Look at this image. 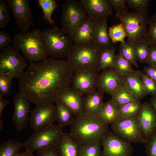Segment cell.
<instances>
[{
	"label": "cell",
	"mask_w": 156,
	"mask_h": 156,
	"mask_svg": "<svg viewBox=\"0 0 156 156\" xmlns=\"http://www.w3.org/2000/svg\"><path fill=\"white\" fill-rule=\"evenodd\" d=\"M142 104L140 100L130 102L118 107L119 115L121 119L128 118L138 115Z\"/></svg>",
	"instance_id": "83f0119b"
},
{
	"label": "cell",
	"mask_w": 156,
	"mask_h": 156,
	"mask_svg": "<svg viewBox=\"0 0 156 156\" xmlns=\"http://www.w3.org/2000/svg\"><path fill=\"white\" fill-rule=\"evenodd\" d=\"M142 84L148 94L156 95V83L147 75L142 70H139Z\"/></svg>",
	"instance_id": "f35d334b"
},
{
	"label": "cell",
	"mask_w": 156,
	"mask_h": 156,
	"mask_svg": "<svg viewBox=\"0 0 156 156\" xmlns=\"http://www.w3.org/2000/svg\"><path fill=\"white\" fill-rule=\"evenodd\" d=\"M137 115L121 119L111 125L112 132L131 143H145L146 139L139 125Z\"/></svg>",
	"instance_id": "30bf717a"
},
{
	"label": "cell",
	"mask_w": 156,
	"mask_h": 156,
	"mask_svg": "<svg viewBox=\"0 0 156 156\" xmlns=\"http://www.w3.org/2000/svg\"><path fill=\"white\" fill-rule=\"evenodd\" d=\"M73 72L69 64L51 57L30 64L19 80L20 90L36 106L55 102L71 87Z\"/></svg>",
	"instance_id": "6da1fadb"
},
{
	"label": "cell",
	"mask_w": 156,
	"mask_h": 156,
	"mask_svg": "<svg viewBox=\"0 0 156 156\" xmlns=\"http://www.w3.org/2000/svg\"><path fill=\"white\" fill-rule=\"evenodd\" d=\"M24 143L9 139L0 145V156H17Z\"/></svg>",
	"instance_id": "4316f807"
},
{
	"label": "cell",
	"mask_w": 156,
	"mask_h": 156,
	"mask_svg": "<svg viewBox=\"0 0 156 156\" xmlns=\"http://www.w3.org/2000/svg\"><path fill=\"white\" fill-rule=\"evenodd\" d=\"M101 141L87 144H81L79 156H102Z\"/></svg>",
	"instance_id": "836d02e7"
},
{
	"label": "cell",
	"mask_w": 156,
	"mask_h": 156,
	"mask_svg": "<svg viewBox=\"0 0 156 156\" xmlns=\"http://www.w3.org/2000/svg\"><path fill=\"white\" fill-rule=\"evenodd\" d=\"M30 113L31 128L34 131L41 130L53 125L56 119L55 106L51 102L36 106Z\"/></svg>",
	"instance_id": "7c38bea8"
},
{
	"label": "cell",
	"mask_w": 156,
	"mask_h": 156,
	"mask_svg": "<svg viewBox=\"0 0 156 156\" xmlns=\"http://www.w3.org/2000/svg\"><path fill=\"white\" fill-rule=\"evenodd\" d=\"M8 8L11 9L15 18L18 31L25 33L29 26L34 25L29 0H6Z\"/></svg>",
	"instance_id": "4fadbf2b"
},
{
	"label": "cell",
	"mask_w": 156,
	"mask_h": 156,
	"mask_svg": "<svg viewBox=\"0 0 156 156\" xmlns=\"http://www.w3.org/2000/svg\"><path fill=\"white\" fill-rule=\"evenodd\" d=\"M134 46L137 61L142 64L145 63L148 55L149 45L146 41H144Z\"/></svg>",
	"instance_id": "74e56055"
},
{
	"label": "cell",
	"mask_w": 156,
	"mask_h": 156,
	"mask_svg": "<svg viewBox=\"0 0 156 156\" xmlns=\"http://www.w3.org/2000/svg\"><path fill=\"white\" fill-rule=\"evenodd\" d=\"M102 49L94 43H75L70 49L66 62L73 72L92 70L99 72L100 70V56Z\"/></svg>",
	"instance_id": "277c9868"
},
{
	"label": "cell",
	"mask_w": 156,
	"mask_h": 156,
	"mask_svg": "<svg viewBox=\"0 0 156 156\" xmlns=\"http://www.w3.org/2000/svg\"><path fill=\"white\" fill-rule=\"evenodd\" d=\"M8 100L4 99L2 97L0 96V130L2 129L3 127V124L1 119L2 111L3 109L9 103Z\"/></svg>",
	"instance_id": "c3c4849f"
},
{
	"label": "cell",
	"mask_w": 156,
	"mask_h": 156,
	"mask_svg": "<svg viewBox=\"0 0 156 156\" xmlns=\"http://www.w3.org/2000/svg\"><path fill=\"white\" fill-rule=\"evenodd\" d=\"M126 4L135 11H141L148 9L150 0H125Z\"/></svg>",
	"instance_id": "b9f144b4"
},
{
	"label": "cell",
	"mask_w": 156,
	"mask_h": 156,
	"mask_svg": "<svg viewBox=\"0 0 156 156\" xmlns=\"http://www.w3.org/2000/svg\"><path fill=\"white\" fill-rule=\"evenodd\" d=\"M38 2L44 12V19L52 25L54 23L51 16L57 6L56 1L55 0H38Z\"/></svg>",
	"instance_id": "e575fe53"
},
{
	"label": "cell",
	"mask_w": 156,
	"mask_h": 156,
	"mask_svg": "<svg viewBox=\"0 0 156 156\" xmlns=\"http://www.w3.org/2000/svg\"><path fill=\"white\" fill-rule=\"evenodd\" d=\"M13 39V46L21 51L30 64L34 62H40L47 59L48 55L40 29L36 28L25 33L20 31L14 34Z\"/></svg>",
	"instance_id": "3957f363"
},
{
	"label": "cell",
	"mask_w": 156,
	"mask_h": 156,
	"mask_svg": "<svg viewBox=\"0 0 156 156\" xmlns=\"http://www.w3.org/2000/svg\"><path fill=\"white\" fill-rule=\"evenodd\" d=\"M111 5L116 12H128L129 9L126 5L125 0H109Z\"/></svg>",
	"instance_id": "7bdbcfd3"
},
{
	"label": "cell",
	"mask_w": 156,
	"mask_h": 156,
	"mask_svg": "<svg viewBox=\"0 0 156 156\" xmlns=\"http://www.w3.org/2000/svg\"><path fill=\"white\" fill-rule=\"evenodd\" d=\"M6 1L0 0V27L5 29L11 19Z\"/></svg>",
	"instance_id": "ab89813d"
},
{
	"label": "cell",
	"mask_w": 156,
	"mask_h": 156,
	"mask_svg": "<svg viewBox=\"0 0 156 156\" xmlns=\"http://www.w3.org/2000/svg\"><path fill=\"white\" fill-rule=\"evenodd\" d=\"M17 156H34L32 153L25 151V152L20 153Z\"/></svg>",
	"instance_id": "f907efd6"
},
{
	"label": "cell",
	"mask_w": 156,
	"mask_h": 156,
	"mask_svg": "<svg viewBox=\"0 0 156 156\" xmlns=\"http://www.w3.org/2000/svg\"><path fill=\"white\" fill-rule=\"evenodd\" d=\"M112 68L123 76L134 70L132 64L119 53L115 54Z\"/></svg>",
	"instance_id": "f546056e"
},
{
	"label": "cell",
	"mask_w": 156,
	"mask_h": 156,
	"mask_svg": "<svg viewBox=\"0 0 156 156\" xmlns=\"http://www.w3.org/2000/svg\"><path fill=\"white\" fill-rule=\"evenodd\" d=\"M63 132L62 127L54 124L45 129L34 131L24 142L26 151L33 153L41 149L54 147Z\"/></svg>",
	"instance_id": "52a82bcc"
},
{
	"label": "cell",
	"mask_w": 156,
	"mask_h": 156,
	"mask_svg": "<svg viewBox=\"0 0 156 156\" xmlns=\"http://www.w3.org/2000/svg\"><path fill=\"white\" fill-rule=\"evenodd\" d=\"M13 78L10 73H0V96L9 94L11 91Z\"/></svg>",
	"instance_id": "8d00e7d4"
},
{
	"label": "cell",
	"mask_w": 156,
	"mask_h": 156,
	"mask_svg": "<svg viewBox=\"0 0 156 156\" xmlns=\"http://www.w3.org/2000/svg\"><path fill=\"white\" fill-rule=\"evenodd\" d=\"M119 53L132 65L136 68L138 67L134 45L125 41L121 43L119 47Z\"/></svg>",
	"instance_id": "4dcf8cb0"
},
{
	"label": "cell",
	"mask_w": 156,
	"mask_h": 156,
	"mask_svg": "<svg viewBox=\"0 0 156 156\" xmlns=\"http://www.w3.org/2000/svg\"><path fill=\"white\" fill-rule=\"evenodd\" d=\"M81 144L70 133L63 132L55 147L59 156H79Z\"/></svg>",
	"instance_id": "ffe728a7"
},
{
	"label": "cell",
	"mask_w": 156,
	"mask_h": 156,
	"mask_svg": "<svg viewBox=\"0 0 156 156\" xmlns=\"http://www.w3.org/2000/svg\"><path fill=\"white\" fill-rule=\"evenodd\" d=\"M102 156H131V143L109 131L101 140Z\"/></svg>",
	"instance_id": "8fae6325"
},
{
	"label": "cell",
	"mask_w": 156,
	"mask_h": 156,
	"mask_svg": "<svg viewBox=\"0 0 156 156\" xmlns=\"http://www.w3.org/2000/svg\"><path fill=\"white\" fill-rule=\"evenodd\" d=\"M111 97V99L118 107L126 103L139 100L123 86Z\"/></svg>",
	"instance_id": "1f68e13d"
},
{
	"label": "cell",
	"mask_w": 156,
	"mask_h": 156,
	"mask_svg": "<svg viewBox=\"0 0 156 156\" xmlns=\"http://www.w3.org/2000/svg\"><path fill=\"white\" fill-rule=\"evenodd\" d=\"M45 49L48 55L57 59L67 56L73 44L71 37L65 35L56 26L42 31Z\"/></svg>",
	"instance_id": "8992f818"
},
{
	"label": "cell",
	"mask_w": 156,
	"mask_h": 156,
	"mask_svg": "<svg viewBox=\"0 0 156 156\" xmlns=\"http://www.w3.org/2000/svg\"><path fill=\"white\" fill-rule=\"evenodd\" d=\"M149 103L156 114V95L152 96Z\"/></svg>",
	"instance_id": "681fc988"
},
{
	"label": "cell",
	"mask_w": 156,
	"mask_h": 156,
	"mask_svg": "<svg viewBox=\"0 0 156 156\" xmlns=\"http://www.w3.org/2000/svg\"><path fill=\"white\" fill-rule=\"evenodd\" d=\"M99 74L92 70H83L73 72L71 87L82 94H86L97 88Z\"/></svg>",
	"instance_id": "5bb4252c"
},
{
	"label": "cell",
	"mask_w": 156,
	"mask_h": 156,
	"mask_svg": "<svg viewBox=\"0 0 156 156\" xmlns=\"http://www.w3.org/2000/svg\"><path fill=\"white\" fill-rule=\"evenodd\" d=\"M138 118L140 126L146 139L156 129V114L148 102L142 103Z\"/></svg>",
	"instance_id": "d6986e66"
},
{
	"label": "cell",
	"mask_w": 156,
	"mask_h": 156,
	"mask_svg": "<svg viewBox=\"0 0 156 156\" xmlns=\"http://www.w3.org/2000/svg\"><path fill=\"white\" fill-rule=\"evenodd\" d=\"M96 117L107 125L115 124L121 119L118 114V107L111 99L104 103Z\"/></svg>",
	"instance_id": "cb8c5ba5"
},
{
	"label": "cell",
	"mask_w": 156,
	"mask_h": 156,
	"mask_svg": "<svg viewBox=\"0 0 156 156\" xmlns=\"http://www.w3.org/2000/svg\"><path fill=\"white\" fill-rule=\"evenodd\" d=\"M123 76L113 68L102 70L99 74L97 88L111 96L123 86Z\"/></svg>",
	"instance_id": "2e32d148"
},
{
	"label": "cell",
	"mask_w": 156,
	"mask_h": 156,
	"mask_svg": "<svg viewBox=\"0 0 156 156\" xmlns=\"http://www.w3.org/2000/svg\"><path fill=\"white\" fill-rule=\"evenodd\" d=\"M55 103V120L58 125L62 128L68 125H70L75 119L72 111L67 106L59 99Z\"/></svg>",
	"instance_id": "484cf974"
},
{
	"label": "cell",
	"mask_w": 156,
	"mask_h": 156,
	"mask_svg": "<svg viewBox=\"0 0 156 156\" xmlns=\"http://www.w3.org/2000/svg\"><path fill=\"white\" fill-rule=\"evenodd\" d=\"M148 25L145 41L149 45L156 46V13L149 17Z\"/></svg>",
	"instance_id": "d590c367"
},
{
	"label": "cell",
	"mask_w": 156,
	"mask_h": 156,
	"mask_svg": "<svg viewBox=\"0 0 156 156\" xmlns=\"http://www.w3.org/2000/svg\"><path fill=\"white\" fill-rule=\"evenodd\" d=\"M14 110L12 120L17 132L24 129L27 125L28 114L31 112L30 102L21 91H18L13 99Z\"/></svg>",
	"instance_id": "9a60e30c"
},
{
	"label": "cell",
	"mask_w": 156,
	"mask_h": 156,
	"mask_svg": "<svg viewBox=\"0 0 156 156\" xmlns=\"http://www.w3.org/2000/svg\"><path fill=\"white\" fill-rule=\"evenodd\" d=\"M18 50L9 45L0 53V73H10L13 78L19 80L24 74L28 64L25 57L22 56Z\"/></svg>",
	"instance_id": "9c48e42d"
},
{
	"label": "cell",
	"mask_w": 156,
	"mask_h": 156,
	"mask_svg": "<svg viewBox=\"0 0 156 156\" xmlns=\"http://www.w3.org/2000/svg\"><path fill=\"white\" fill-rule=\"evenodd\" d=\"M61 6L62 29L65 34L71 37L77 26L88 16L82 4L77 1L66 0Z\"/></svg>",
	"instance_id": "ba28073f"
},
{
	"label": "cell",
	"mask_w": 156,
	"mask_h": 156,
	"mask_svg": "<svg viewBox=\"0 0 156 156\" xmlns=\"http://www.w3.org/2000/svg\"><path fill=\"white\" fill-rule=\"evenodd\" d=\"M97 22L88 17L83 20L74 31L71 38L75 44L94 43Z\"/></svg>",
	"instance_id": "ac0fdd59"
},
{
	"label": "cell",
	"mask_w": 156,
	"mask_h": 156,
	"mask_svg": "<svg viewBox=\"0 0 156 156\" xmlns=\"http://www.w3.org/2000/svg\"><path fill=\"white\" fill-rule=\"evenodd\" d=\"M148 10L124 13L116 12L114 16L118 19L126 31L127 42L134 46L145 41L149 19Z\"/></svg>",
	"instance_id": "5b68a950"
},
{
	"label": "cell",
	"mask_w": 156,
	"mask_h": 156,
	"mask_svg": "<svg viewBox=\"0 0 156 156\" xmlns=\"http://www.w3.org/2000/svg\"><path fill=\"white\" fill-rule=\"evenodd\" d=\"M107 19L97 22L94 44L102 49L111 47L113 45L107 29Z\"/></svg>",
	"instance_id": "d4e9b609"
},
{
	"label": "cell",
	"mask_w": 156,
	"mask_h": 156,
	"mask_svg": "<svg viewBox=\"0 0 156 156\" xmlns=\"http://www.w3.org/2000/svg\"><path fill=\"white\" fill-rule=\"evenodd\" d=\"M145 63L148 66H156V46L149 45L148 55Z\"/></svg>",
	"instance_id": "f6af8a7d"
},
{
	"label": "cell",
	"mask_w": 156,
	"mask_h": 156,
	"mask_svg": "<svg viewBox=\"0 0 156 156\" xmlns=\"http://www.w3.org/2000/svg\"><path fill=\"white\" fill-rule=\"evenodd\" d=\"M104 93L96 90L83 97V108L84 114L93 116L97 115L104 103Z\"/></svg>",
	"instance_id": "603a6c76"
},
{
	"label": "cell",
	"mask_w": 156,
	"mask_h": 156,
	"mask_svg": "<svg viewBox=\"0 0 156 156\" xmlns=\"http://www.w3.org/2000/svg\"><path fill=\"white\" fill-rule=\"evenodd\" d=\"M88 17L97 22L107 19L113 14L112 8L109 0H80Z\"/></svg>",
	"instance_id": "e0dca14e"
},
{
	"label": "cell",
	"mask_w": 156,
	"mask_h": 156,
	"mask_svg": "<svg viewBox=\"0 0 156 156\" xmlns=\"http://www.w3.org/2000/svg\"><path fill=\"white\" fill-rule=\"evenodd\" d=\"M123 86L138 100L148 95L142 82L139 70H134L123 76Z\"/></svg>",
	"instance_id": "44dd1931"
},
{
	"label": "cell",
	"mask_w": 156,
	"mask_h": 156,
	"mask_svg": "<svg viewBox=\"0 0 156 156\" xmlns=\"http://www.w3.org/2000/svg\"><path fill=\"white\" fill-rule=\"evenodd\" d=\"M10 36L11 34L8 32L0 31V49L1 51L12 42V40L10 38Z\"/></svg>",
	"instance_id": "ee69618b"
},
{
	"label": "cell",
	"mask_w": 156,
	"mask_h": 156,
	"mask_svg": "<svg viewBox=\"0 0 156 156\" xmlns=\"http://www.w3.org/2000/svg\"><path fill=\"white\" fill-rule=\"evenodd\" d=\"M116 51V48L113 45L109 48L102 49L100 56V70L113 68Z\"/></svg>",
	"instance_id": "f1b7e54d"
},
{
	"label": "cell",
	"mask_w": 156,
	"mask_h": 156,
	"mask_svg": "<svg viewBox=\"0 0 156 156\" xmlns=\"http://www.w3.org/2000/svg\"><path fill=\"white\" fill-rule=\"evenodd\" d=\"M83 96L70 87L62 92L59 96L58 99L67 106L77 116L84 114Z\"/></svg>",
	"instance_id": "7402d4cb"
},
{
	"label": "cell",
	"mask_w": 156,
	"mask_h": 156,
	"mask_svg": "<svg viewBox=\"0 0 156 156\" xmlns=\"http://www.w3.org/2000/svg\"><path fill=\"white\" fill-rule=\"evenodd\" d=\"M143 71L156 83V66H145L143 67Z\"/></svg>",
	"instance_id": "7dc6e473"
},
{
	"label": "cell",
	"mask_w": 156,
	"mask_h": 156,
	"mask_svg": "<svg viewBox=\"0 0 156 156\" xmlns=\"http://www.w3.org/2000/svg\"><path fill=\"white\" fill-rule=\"evenodd\" d=\"M37 152L38 156H59L55 146L41 149Z\"/></svg>",
	"instance_id": "bcb514c9"
},
{
	"label": "cell",
	"mask_w": 156,
	"mask_h": 156,
	"mask_svg": "<svg viewBox=\"0 0 156 156\" xmlns=\"http://www.w3.org/2000/svg\"><path fill=\"white\" fill-rule=\"evenodd\" d=\"M108 33L112 43L114 44L119 42H125L124 40L127 34L123 25L120 23L114 25L109 28Z\"/></svg>",
	"instance_id": "d6a6232c"
},
{
	"label": "cell",
	"mask_w": 156,
	"mask_h": 156,
	"mask_svg": "<svg viewBox=\"0 0 156 156\" xmlns=\"http://www.w3.org/2000/svg\"><path fill=\"white\" fill-rule=\"evenodd\" d=\"M109 131L108 125L103 123L96 116L84 114L76 116L70 125V133L81 144L100 142Z\"/></svg>",
	"instance_id": "7a4b0ae2"
},
{
	"label": "cell",
	"mask_w": 156,
	"mask_h": 156,
	"mask_svg": "<svg viewBox=\"0 0 156 156\" xmlns=\"http://www.w3.org/2000/svg\"><path fill=\"white\" fill-rule=\"evenodd\" d=\"M145 144L147 156H156V129L146 139Z\"/></svg>",
	"instance_id": "60d3db41"
}]
</instances>
